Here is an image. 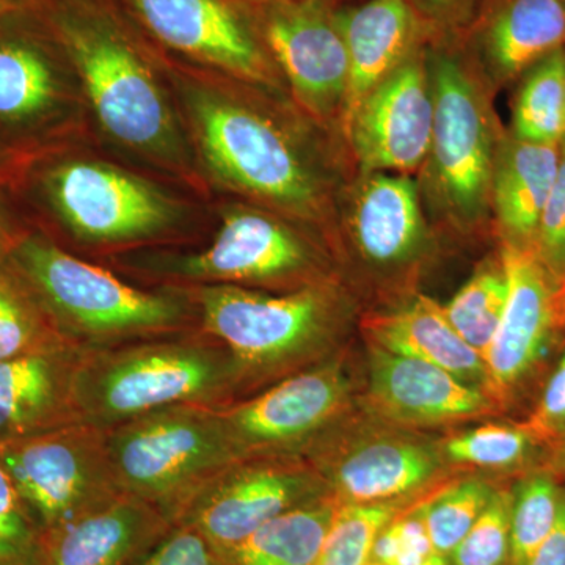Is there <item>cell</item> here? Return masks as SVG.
Returning a JSON list of instances; mask_svg holds the SVG:
<instances>
[{
    "label": "cell",
    "mask_w": 565,
    "mask_h": 565,
    "mask_svg": "<svg viewBox=\"0 0 565 565\" xmlns=\"http://www.w3.org/2000/svg\"><path fill=\"white\" fill-rule=\"evenodd\" d=\"M68 54L85 109L121 150L192 181L196 159L162 54L111 0H35Z\"/></svg>",
    "instance_id": "obj_1"
},
{
    "label": "cell",
    "mask_w": 565,
    "mask_h": 565,
    "mask_svg": "<svg viewBox=\"0 0 565 565\" xmlns=\"http://www.w3.org/2000/svg\"><path fill=\"white\" fill-rule=\"evenodd\" d=\"M161 54L196 166L212 181L286 218L329 214V178L296 134L226 77Z\"/></svg>",
    "instance_id": "obj_2"
},
{
    "label": "cell",
    "mask_w": 565,
    "mask_h": 565,
    "mask_svg": "<svg viewBox=\"0 0 565 565\" xmlns=\"http://www.w3.org/2000/svg\"><path fill=\"white\" fill-rule=\"evenodd\" d=\"M10 188L33 226L82 244L143 243L173 232L188 215L161 185L74 151L71 141L29 156Z\"/></svg>",
    "instance_id": "obj_3"
},
{
    "label": "cell",
    "mask_w": 565,
    "mask_h": 565,
    "mask_svg": "<svg viewBox=\"0 0 565 565\" xmlns=\"http://www.w3.org/2000/svg\"><path fill=\"white\" fill-rule=\"evenodd\" d=\"M202 333L85 348L76 377L82 419L109 429L173 405H228L243 375L232 352Z\"/></svg>",
    "instance_id": "obj_4"
},
{
    "label": "cell",
    "mask_w": 565,
    "mask_h": 565,
    "mask_svg": "<svg viewBox=\"0 0 565 565\" xmlns=\"http://www.w3.org/2000/svg\"><path fill=\"white\" fill-rule=\"evenodd\" d=\"M52 321L73 343L110 348L178 334L195 307L185 292L141 291L102 267L71 255L33 226L9 255Z\"/></svg>",
    "instance_id": "obj_5"
},
{
    "label": "cell",
    "mask_w": 565,
    "mask_h": 565,
    "mask_svg": "<svg viewBox=\"0 0 565 565\" xmlns=\"http://www.w3.org/2000/svg\"><path fill=\"white\" fill-rule=\"evenodd\" d=\"M106 433L122 492L161 509L173 523L211 479L241 460L218 407L173 405Z\"/></svg>",
    "instance_id": "obj_6"
},
{
    "label": "cell",
    "mask_w": 565,
    "mask_h": 565,
    "mask_svg": "<svg viewBox=\"0 0 565 565\" xmlns=\"http://www.w3.org/2000/svg\"><path fill=\"white\" fill-rule=\"evenodd\" d=\"M426 65L434 98L429 188L434 202L460 226L481 222L492 206L494 132L478 73L455 43L427 44Z\"/></svg>",
    "instance_id": "obj_7"
},
{
    "label": "cell",
    "mask_w": 565,
    "mask_h": 565,
    "mask_svg": "<svg viewBox=\"0 0 565 565\" xmlns=\"http://www.w3.org/2000/svg\"><path fill=\"white\" fill-rule=\"evenodd\" d=\"M84 111L73 63L35 0L0 18V141L25 156L68 143Z\"/></svg>",
    "instance_id": "obj_8"
},
{
    "label": "cell",
    "mask_w": 565,
    "mask_h": 565,
    "mask_svg": "<svg viewBox=\"0 0 565 565\" xmlns=\"http://www.w3.org/2000/svg\"><path fill=\"white\" fill-rule=\"evenodd\" d=\"M184 292L202 332L232 352L243 382L305 359L333 321L332 292L316 282L286 294L232 285L191 286Z\"/></svg>",
    "instance_id": "obj_9"
},
{
    "label": "cell",
    "mask_w": 565,
    "mask_h": 565,
    "mask_svg": "<svg viewBox=\"0 0 565 565\" xmlns=\"http://www.w3.org/2000/svg\"><path fill=\"white\" fill-rule=\"evenodd\" d=\"M0 465L41 534L125 494L111 467L106 429L90 423L0 444Z\"/></svg>",
    "instance_id": "obj_10"
},
{
    "label": "cell",
    "mask_w": 565,
    "mask_h": 565,
    "mask_svg": "<svg viewBox=\"0 0 565 565\" xmlns=\"http://www.w3.org/2000/svg\"><path fill=\"white\" fill-rule=\"evenodd\" d=\"M163 54L243 82L278 88L281 76L241 0H111Z\"/></svg>",
    "instance_id": "obj_11"
},
{
    "label": "cell",
    "mask_w": 565,
    "mask_h": 565,
    "mask_svg": "<svg viewBox=\"0 0 565 565\" xmlns=\"http://www.w3.org/2000/svg\"><path fill=\"white\" fill-rule=\"evenodd\" d=\"M340 0L247 3L270 57L305 111L319 121L343 115L349 57L338 24Z\"/></svg>",
    "instance_id": "obj_12"
},
{
    "label": "cell",
    "mask_w": 565,
    "mask_h": 565,
    "mask_svg": "<svg viewBox=\"0 0 565 565\" xmlns=\"http://www.w3.org/2000/svg\"><path fill=\"white\" fill-rule=\"evenodd\" d=\"M310 244L266 207L233 204L222 211V223L210 247L191 255L156 259L159 274L188 285L250 286L296 281L313 269Z\"/></svg>",
    "instance_id": "obj_13"
},
{
    "label": "cell",
    "mask_w": 565,
    "mask_h": 565,
    "mask_svg": "<svg viewBox=\"0 0 565 565\" xmlns=\"http://www.w3.org/2000/svg\"><path fill=\"white\" fill-rule=\"evenodd\" d=\"M318 481L291 459L247 457L211 479L174 523H189L223 553L282 512L313 503Z\"/></svg>",
    "instance_id": "obj_14"
},
{
    "label": "cell",
    "mask_w": 565,
    "mask_h": 565,
    "mask_svg": "<svg viewBox=\"0 0 565 565\" xmlns=\"http://www.w3.org/2000/svg\"><path fill=\"white\" fill-rule=\"evenodd\" d=\"M426 47L390 74L343 120L363 174H411L427 161L434 98Z\"/></svg>",
    "instance_id": "obj_15"
},
{
    "label": "cell",
    "mask_w": 565,
    "mask_h": 565,
    "mask_svg": "<svg viewBox=\"0 0 565 565\" xmlns=\"http://www.w3.org/2000/svg\"><path fill=\"white\" fill-rule=\"evenodd\" d=\"M343 377L334 367L303 371L244 403L218 407L241 459L267 456L313 437L340 411Z\"/></svg>",
    "instance_id": "obj_16"
},
{
    "label": "cell",
    "mask_w": 565,
    "mask_h": 565,
    "mask_svg": "<svg viewBox=\"0 0 565 565\" xmlns=\"http://www.w3.org/2000/svg\"><path fill=\"white\" fill-rule=\"evenodd\" d=\"M476 73L492 84L522 79L535 63L565 50L561 0H484L456 41Z\"/></svg>",
    "instance_id": "obj_17"
},
{
    "label": "cell",
    "mask_w": 565,
    "mask_h": 565,
    "mask_svg": "<svg viewBox=\"0 0 565 565\" xmlns=\"http://www.w3.org/2000/svg\"><path fill=\"white\" fill-rule=\"evenodd\" d=\"M84 351L68 344L0 362V444L84 422L76 396Z\"/></svg>",
    "instance_id": "obj_18"
},
{
    "label": "cell",
    "mask_w": 565,
    "mask_h": 565,
    "mask_svg": "<svg viewBox=\"0 0 565 565\" xmlns=\"http://www.w3.org/2000/svg\"><path fill=\"white\" fill-rule=\"evenodd\" d=\"M337 14L349 57L348 95L341 115L344 120L390 74L434 43V33L411 0L340 3Z\"/></svg>",
    "instance_id": "obj_19"
},
{
    "label": "cell",
    "mask_w": 565,
    "mask_h": 565,
    "mask_svg": "<svg viewBox=\"0 0 565 565\" xmlns=\"http://www.w3.org/2000/svg\"><path fill=\"white\" fill-rule=\"evenodd\" d=\"M166 512L132 494L41 534L39 565H132L172 530Z\"/></svg>",
    "instance_id": "obj_20"
},
{
    "label": "cell",
    "mask_w": 565,
    "mask_h": 565,
    "mask_svg": "<svg viewBox=\"0 0 565 565\" xmlns=\"http://www.w3.org/2000/svg\"><path fill=\"white\" fill-rule=\"evenodd\" d=\"M508 300L486 356L487 381L497 392L515 385L537 362L552 323V294L537 256L523 245L503 250Z\"/></svg>",
    "instance_id": "obj_21"
},
{
    "label": "cell",
    "mask_w": 565,
    "mask_h": 565,
    "mask_svg": "<svg viewBox=\"0 0 565 565\" xmlns=\"http://www.w3.org/2000/svg\"><path fill=\"white\" fill-rule=\"evenodd\" d=\"M371 396L401 422L446 423L489 411V399L434 364L377 348L371 359Z\"/></svg>",
    "instance_id": "obj_22"
},
{
    "label": "cell",
    "mask_w": 565,
    "mask_h": 565,
    "mask_svg": "<svg viewBox=\"0 0 565 565\" xmlns=\"http://www.w3.org/2000/svg\"><path fill=\"white\" fill-rule=\"evenodd\" d=\"M348 214L353 243L379 266L407 263L426 244L419 188L408 174H363Z\"/></svg>",
    "instance_id": "obj_23"
},
{
    "label": "cell",
    "mask_w": 565,
    "mask_h": 565,
    "mask_svg": "<svg viewBox=\"0 0 565 565\" xmlns=\"http://www.w3.org/2000/svg\"><path fill=\"white\" fill-rule=\"evenodd\" d=\"M377 348L434 364L470 384L487 381L484 359L470 348L446 318L444 307L426 296L367 322Z\"/></svg>",
    "instance_id": "obj_24"
},
{
    "label": "cell",
    "mask_w": 565,
    "mask_h": 565,
    "mask_svg": "<svg viewBox=\"0 0 565 565\" xmlns=\"http://www.w3.org/2000/svg\"><path fill=\"white\" fill-rule=\"evenodd\" d=\"M561 145L530 143L509 137L494 159L492 207L514 244L535 239L542 211L555 182Z\"/></svg>",
    "instance_id": "obj_25"
},
{
    "label": "cell",
    "mask_w": 565,
    "mask_h": 565,
    "mask_svg": "<svg viewBox=\"0 0 565 565\" xmlns=\"http://www.w3.org/2000/svg\"><path fill=\"white\" fill-rule=\"evenodd\" d=\"M434 470V457L422 446L377 441L344 457L334 482L355 503H379L424 484Z\"/></svg>",
    "instance_id": "obj_26"
},
{
    "label": "cell",
    "mask_w": 565,
    "mask_h": 565,
    "mask_svg": "<svg viewBox=\"0 0 565 565\" xmlns=\"http://www.w3.org/2000/svg\"><path fill=\"white\" fill-rule=\"evenodd\" d=\"M330 504L308 503L282 512L221 555L222 565H315L332 525Z\"/></svg>",
    "instance_id": "obj_27"
},
{
    "label": "cell",
    "mask_w": 565,
    "mask_h": 565,
    "mask_svg": "<svg viewBox=\"0 0 565 565\" xmlns=\"http://www.w3.org/2000/svg\"><path fill=\"white\" fill-rule=\"evenodd\" d=\"M76 344L52 321L9 258L0 262V362Z\"/></svg>",
    "instance_id": "obj_28"
},
{
    "label": "cell",
    "mask_w": 565,
    "mask_h": 565,
    "mask_svg": "<svg viewBox=\"0 0 565 565\" xmlns=\"http://www.w3.org/2000/svg\"><path fill=\"white\" fill-rule=\"evenodd\" d=\"M512 137L537 145L565 139V50L550 54L522 76L512 114Z\"/></svg>",
    "instance_id": "obj_29"
},
{
    "label": "cell",
    "mask_w": 565,
    "mask_h": 565,
    "mask_svg": "<svg viewBox=\"0 0 565 565\" xmlns=\"http://www.w3.org/2000/svg\"><path fill=\"white\" fill-rule=\"evenodd\" d=\"M508 292L503 264L484 267L444 307L456 332L484 362L500 326Z\"/></svg>",
    "instance_id": "obj_30"
},
{
    "label": "cell",
    "mask_w": 565,
    "mask_h": 565,
    "mask_svg": "<svg viewBox=\"0 0 565 565\" xmlns=\"http://www.w3.org/2000/svg\"><path fill=\"white\" fill-rule=\"evenodd\" d=\"M392 515V509L377 503L345 505L334 512L315 565H367L375 539Z\"/></svg>",
    "instance_id": "obj_31"
},
{
    "label": "cell",
    "mask_w": 565,
    "mask_h": 565,
    "mask_svg": "<svg viewBox=\"0 0 565 565\" xmlns=\"http://www.w3.org/2000/svg\"><path fill=\"white\" fill-rule=\"evenodd\" d=\"M489 487L467 481L451 487L433 503L424 505L419 516L440 555H448L462 542L489 503Z\"/></svg>",
    "instance_id": "obj_32"
},
{
    "label": "cell",
    "mask_w": 565,
    "mask_h": 565,
    "mask_svg": "<svg viewBox=\"0 0 565 565\" xmlns=\"http://www.w3.org/2000/svg\"><path fill=\"white\" fill-rule=\"evenodd\" d=\"M559 504L556 487L545 476H535L520 487L511 511V552L515 565H525L552 533Z\"/></svg>",
    "instance_id": "obj_33"
},
{
    "label": "cell",
    "mask_w": 565,
    "mask_h": 565,
    "mask_svg": "<svg viewBox=\"0 0 565 565\" xmlns=\"http://www.w3.org/2000/svg\"><path fill=\"white\" fill-rule=\"evenodd\" d=\"M41 531L0 465V565H39Z\"/></svg>",
    "instance_id": "obj_34"
},
{
    "label": "cell",
    "mask_w": 565,
    "mask_h": 565,
    "mask_svg": "<svg viewBox=\"0 0 565 565\" xmlns=\"http://www.w3.org/2000/svg\"><path fill=\"white\" fill-rule=\"evenodd\" d=\"M511 546V508L504 494H493L462 542L456 565H503Z\"/></svg>",
    "instance_id": "obj_35"
},
{
    "label": "cell",
    "mask_w": 565,
    "mask_h": 565,
    "mask_svg": "<svg viewBox=\"0 0 565 565\" xmlns=\"http://www.w3.org/2000/svg\"><path fill=\"white\" fill-rule=\"evenodd\" d=\"M526 435L508 426L478 427L451 438L446 444V455L456 462L478 465V467L503 468L519 462L525 456Z\"/></svg>",
    "instance_id": "obj_36"
},
{
    "label": "cell",
    "mask_w": 565,
    "mask_h": 565,
    "mask_svg": "<svg viewBox=\"0 0 565 565\" xmlns=\"http://www.w3.org/2000/svg\"><path fill=\"white\" fill-rule=\"evenodd\" d=\"M539 256L552 273L565 274V140L559 147V166L542 211L537 234Z\"/></svg>",
    "instance_id": "obj_37"
},
{
    "label": "cell",
    "mask_w": 565,
    "mask_h": 565,
    "mask_svg": "<svg viewBox=\"0 0 565 565\" xmlns=\"http://www.w3.org/2000/svg\"><path fill=\"white\" fill-rule=\"evenodd\" d=\"M132 565H222L221 555L199 530L174 523L158 544Z\"/></svg>",
    "instance_id": "obj_38"
},
{
    "label": "cell",
    "mask_w": 565,
    "mask_h": 565,
    "mask_svg": "<svg viewBox=\"0 0 565 565\" xmlns=\"http://www.w3.org/2000/svg\"><path fill=\"white\" fill-rule=\"evenodd\" d=\"M435 41L456 43L473 22L484 0H411Z\"/></svg>",
    "instance_id": "obj_39"
},
{
    "label": "cell",
    "mask_w": 565,
    "mask_h": 565,
    "mask_svg": "<svg viewBox=\"0 0 565 565\" xmlns=\"http://www.w3.org/2000/svg\"><path fill=\"white\" fill-rule=\"evenodd\" d=\"M399 545L392 565H446L444 555L435 550L422 516L396 522Z\"/></svg>",
    "instance_id": "obj_40"
},
{
    "label": "cell",
    "mask_w": 565,
    "mask_h": 565,
    "mask_svg": "<svg viewBox=\"0 0 565 565\" xmlns=\"http://www.w3.org/2000/svg\"><path fill=\"white\" fill-rule=\"evenodd\" d=\"M32 228L31 218L10 185H0V262L9 258L13 248Z\"/></svg>",
    "instance_id": "obj_41"
},
{
    "label": "cell",
    "mask_w": 565,
    "mask_h": 565,
    "mask_svg": "<svg viewBox=\"0 0 565 565\" xmlns=\"http://www.w3.org/2000/svg\"><path fill=\"white\" fill-rule=\"evenodd\" d=\"M534 426L539 433H556L565 426V353L546 385Z\"/></svg>",
    "instance_id": "obj_42"
},
{
    "label": "cell",
    "mask_w": 565,
    "mask_h": 565,
    "mask_svg": "<svg viewBox=\"0 0 565 565\" xmlns=\"http://www.w3.org/2000/svg\"><path fill=\"white\" fill-rule=\"evenodd\" d=\"M525 565H565V500H561L552 533L546 535Z\"/></svg>",
    "instance_id": "obj_43"
},
{
    "label": "cell",
    "mask_w": 565,
    "mask_h": 565,
    "mask_svg": "<svg viewBox=\"0 0 565 565\" xmlns=\"http://www.w3.org/2000/svg\"><path fill=\"white\" fill-rule=\"evenodd\" d=\"M29 156L11 150L0 141V185H11Z\"/></svg>",
    "instance_id": "obj_44"
},
{
    "label": "cell",
    "mask_w": 565,
    "mask_h": 565,
    "mask_svg": "<svg viewBox=\"0 0 565 565\" xmlns=\"http://www.w3.org/2000/svg\"><path fill=\"white\" fill-rule=\"evenodd\" d=\"M33 0H0V18L17 11L24 9V7L31 6Z\"/></svg>",
    "instance_id": "obj_45"
},
{
    "label": "cell",
    "mask_w": 565,
    "mask_h": 565,
    "mask_svg": "<svg viewBox=\"0 0 565 565\" xmlns=\"http://www.w3.org/2000/svg\"><path fill=\"white\" fill-rule=\"evenodd\" d=\"M244 3H264V2H274V0H241Z\"/></svg>",
    "instance_id": "obj_46"
},
{
    "label": "cell",
    "mask_w": 565,
    "mask_h": 565,
    "mask_svg": "<svg viewBox=\"0 0 565 565\" xmlns=\"http://www.w3.org/2000/svg\"><path fill=\"white\" fill-rule=\"evenodd\" d=\"M370 565H385V564H382V563H377V561H375V563H373V564H370Z\"/></svg>",
    "instance_id": "obj_47"
},
{
    "label": "cell",
    "mask_w": 565,
    "mask_h": 565,
    "mask_svg": "<svg viewBox=\"0 0 565 565\" xmlns=\"http://www.w3.org/2000/svg\"><path fill=\"white\" fill-rule=\"evenodd\" d=\"M561 3H563V9L565 11V0H561Z\"/></svg>",
    "instance_id": "obj_48"
},
{
    "label": "cell",
    "mask_w": 565,
    "mask_h": 565,
    "mask_svg": "<svg viewBox=\"0 0 565 565\" xmlns=\"http://www.w3.org/2000/svg\"><path fill=\"white\" fill-rule=\"evenodd\" d=\"M565 140V139H564Z\"/></svg>",
    "instance_id": "obj_49"
}]
</instances>
